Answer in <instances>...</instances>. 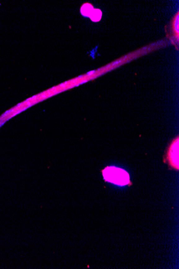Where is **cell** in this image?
<instances>
[{"label":"cell","mask_w":179,"mask_h":269,"mask_svg":"<svg viewBox=\"0 0 179 269\" xmlns=\"http://www.w3.org/2000/svg\"><path fill=\"white\" fill-rule=\"evenodd\" d=\"M95 73V71H91V72H89L88 74H91L94 73Z\"/></svg>","instance_id":"cell-7"},{"label":"cell","mask_w":179,"mask_h":269,"mask_svg":"<svg viewBox=\"0 0 179 269\" xmlns=\"http://www.w3.org/2000/svg\"><path fill=\"white\" fill-rule=\"evenodd\" d=\"M101 16H102V12L101 11V10L98 9H93L92 12L91 14L90 17L91 20L93 22H98L101 20Z\"/></svg>","instance_id":"cell-4"},{"label":"cell","mask_w":179,"mask_h":269,"mask_svg":"<svg viewBox=\"0 0 179 269\" xmlns=\"http://www.w3.org/2000/svg\"><path fill=\"white\" fill-rule=\"evenodd\" d=\"M121 62V61H119V62H114V63L113 64V65H116V64L119 63V62Z\"/></svg>","instance_id":"cell-6"},{"label":"cell","mask_w":179,"mask_h":269,"mask_svg":"<svg viewBox=\"0 0 179 269\" xmlns=\"http://www.w3.org/2000/svg\"><path fill=\"white\" fill-rule=\"evenodd\" d=\"M175 29L177 30V32H179V16H177V23H175Z\"/></svg>","instance_id":"cell-5"},{"label":"cell","mask_w":179,"mask_h":269,"mask_svg":"<svg viewBox=\"0 0 179 269\" xmlns=\"http://www.w3.org/2000/svg\"><path fill=\"white\" fill-rule=\"evenodd\" d=\"M104 178L107 182L119 186H124L129 183V175L126 170L122 169L108 166L102 171Z\"/></svg>","instance_id":"cell-1"},{"label":"cell","mask_w":179,"mask_h":269,"mask_svg":"<svg viewBox=\"0 0 179 269\" xmlns=\"http://www.w3.org/2000/svg\"><path fill=\"white\" fill-rule=\"evenodd\" d=\"M178 140L171 146L169 150V161L172 166L175 168H179V154H178Z\"/></svg>","instance_id":"cell-2"},{"label":"cell","mask_w":179,"mask_h":269,"mask_svg":"<svg viewBox=\"0 0 179 269\" xmlns=\"http://www.w3.org/2000/svg\"><path fill=\"white\" fill-rule=\"evenodd\" d=\"M93 9H94L93 8L91 4L86 3V4H84L81 8V14H82L83 16L90 17L91 14L92 12Z\"/></svg>","instance_id":"cell-3"}]
</instances>
